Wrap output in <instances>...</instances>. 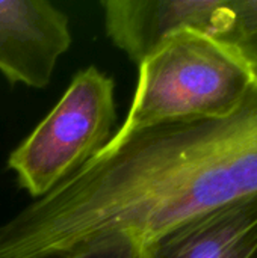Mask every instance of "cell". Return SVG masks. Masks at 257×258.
I'll use <instances>...</instances> for the list:
<instances>
[{
	"mask_svg": "<svg viewBox=\"0 0 257 258\" xmlns=\"http://www.w3.org/2000/svg\"><path fill=\"white\" fill-rule=\"evenodd\" d=\"M257 200V82L227 113L114 136L80 171L0 227V258H53L129 236L148 243Z\"/></svg>",
	"mask_w": 257,
	"mask_h": 258,
	"instance_id": "1",
	"label": "cell"
},
{
	"mask_svg": "<svg viewBox=\"0 0 257 258\" xmlns=\"http://www.w3.org/2000/svg\"><path fill=\"white\" fill-rule=\"evenodd\" d=\"M256 82L223 42L194 30L177 32L139 65L136 92L117 136L165 121L224 115Z\"/></svg>",
	"mask_w": 257,
	"mask_h": 258,
	"instance_id": "2",
	"label": "cell"
},
{
	"mask_svg": "<svg viewBox=\"0 0 257 258\" xmlns=\"http://www.w3.org/2000/svg\"><path fill=\"white\" fill-rule=\"evenodd\" d=\"M115 83L95 67L79 71L67 92L8 165L36 198L47 195L91 162L109 142L117 119Z\"/></svg>",
	"mask_w": 257,
	"mask_h": 258,
	"instance_id": "3",
	"label": "cell"
},
{
	"mask_svg": "<svg viewBox=\"0 0 257 258\" xmlns=\"http://www.w3.org/2000/svg\"><path fill=\"white\" fill-rule=\"evenodd\" d=\"M68 17L45 0H0V71L11 83L45 88L70 48Z\"/></svg>",
	"mask_w": 257,
	"mask_h": 258,
	"instance_id": "4",
	"label": "cell"
},
{
	"mask_svg": "<svg viewBox=\"0 0 257 258\" xmlns=\"http://www.w3.org/2000/svg\"><path fill=\"white\" fill-rule=\"evenodd\" d=\"M111 41L141 65L168 36L194 30L215 36L224 0H106Z\"/></svg>",
	"mask_w": 257,
	"mask_h": 258,
	"instance_id": "5",
	"label": "cell"
},
{
	"mask_svg": "<svg viewBox=\"0 0 257 258\" xmlns=\"http://www.w3.org/2000/svg\"><path fill=\"white\" fill-rule=\"evenodd\" d=\"M147 258H257V200L180 224L145 243Z\"/></svg>",
	"mask_w": 257,
	"mask_h": 258,
	"instance_id": "6",
	"label": "cell"
},
{
	"mask_svg": "<svg viewBox=\"0 0 257 258\" xmlns=\"http://www.w3.org/2000/svg\"><path fill=\"white\" fill-rule=\"evenodd\" d=\"M214 38L227 45L257 80V0H224Z\"/></svg>",
	"mask_w": 257,
	"mask_h": 258,
	"instance_id": "7",
	"label": "cell"
},
{
	"mask_svg": "<svg viewBox=\"0 0 257 258\" xmlns=\"http://www.w3.org/2000/svg\"><path fill=\"white\" fill-rule=\"evenodd\" d=\"M53 258H147V252L145 243L129 236H114Z\"/></svg>",
	"mask_w": 257,
	"mask_h": 258,
	"instance_id": "8",
	"label": "cell"
}]
</instances>
